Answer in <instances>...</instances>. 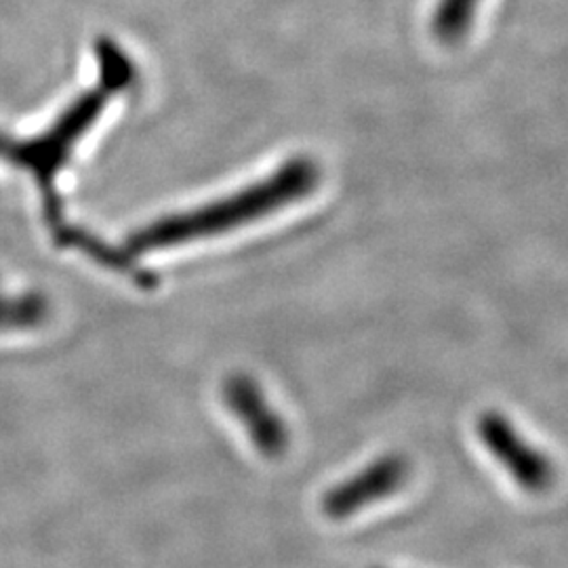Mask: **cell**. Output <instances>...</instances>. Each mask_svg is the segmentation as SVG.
<instances>
[{
	"instance_id": "obj_2",
	"label": "cell",
	"mask_w": 568,
	"mask_h": 568,
	"mask_svg": "<svg viewBox=\"0 0 568 568\" xmlns=\"http://www.w3.org/2000/svg\"><path fill=\"white\" fill-rule=\"evenodd\" d=\"M318 183V166L310 159H293L284 163L264 182L253 183L222 201L204 204L201 209L169 215L154 224L133 232L124 244L131 257L150 251L192 243L204 236L230 232L239 225L262 220L265 215L295 203L310 194Z\"/></svg>"
},
{
	"instance_id": "obj_6",
	"label": "cell",
	"mask_w": 568,
	"mask_h": 568,
	"mask_svg": "<svg viewBox=\"0 0 568 568\" xmlns=\"http://www.w3.org/2000/svg\"><path fill=\"white\" fill-rule=\"evenodd\" d=\"M483 0H438L432 16V32L443 44H459L471 30Z\"/></svg>"
},
{
	"instance_id": "obj_1",
	"label": "cell",
	"mask_w": 568,
	"mask_h": 568,
	"mask_svg": "<svg viewBox=\"0 0 568 568\" xmlns=\"http://www.w3.org/2000/svg\"><path fill=\"white\" fill-rule=\"evenodd\" d=\"M95 55L100 63L98 87L82 93L53 126L26 142L0 138V159L30 171L41 183L44 215L53 230L63 224L60 196L55 190L63 164L70 161L74 145L91 129V124L100 119L105 103L135 82L133 61L110 37H102L98 41Z\"/></svg>"
},
{
	"instance_id": "obj_5",
	"label": "cell",
	"mask_w": 568,
	"mask_h": 568,
	"mask_svg": "<svg viewBox=\"0 0 568 568\" xmlns=\"http://www.w3.org/2000/svg\"><path fill=\"white\" fill-rule=\"evenodd\" d=\"M225 405L243 424L255 448L265 457H278L288 447V432L276 410L267 405L262 387L251 377H230L224 389Z\"/></svg>"
},
{
	"instance_id": "obj_4",
	"label": "cell",
	"mask_w": 568,
	"mask_h": 568,
	"mask_svg": "<svg viewBox=\"0 0 568 568\" xmlns=\"http://www.w3.org/2000/svg\"><path fill=\"white\" fill-rule=\"evenodd\" d=\"M408 478V464L400 455H387L363 471L328 490L323 511L333 520H344L361 509L394 495Z\"/></svg>"
},
{
	"instance_id": "obj_3",
	"label": "cell",
	"mask_w": 568,
	"mask_h": 568,
	"mask_svg": "<svg viewBox=\"0 0 568 568\" xmlns=\"http://www.w3.org/2000/svg\"><path fill=\"white\" fill-rule=\"evenodd\" d=\"M478 434L488 453L497 459L518 487L544 493L556 480V469L548 455L532 447L501 413H485L478 422Z\"/></svg>"
}]
</instances>
